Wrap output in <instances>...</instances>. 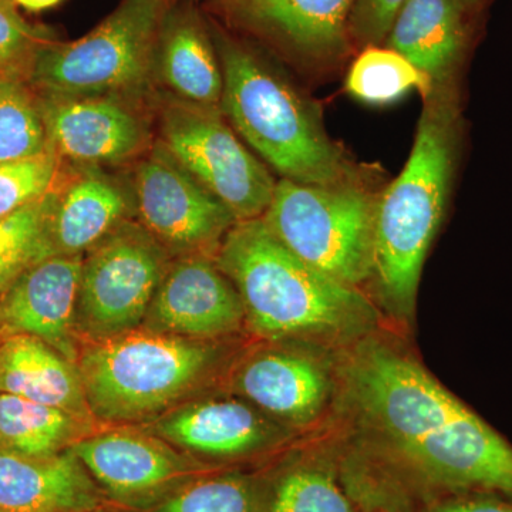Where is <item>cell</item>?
<instances>
[{
    "instance_id": "1",
    "label": "cell",
    "mask_w": 512,
    "mask_h": 512,
    "mask_svg": "<svg viewBox=\"0 0 512 512\" xmlns=\"http://www.w3.org/2000/svg\"><path fill=\"white\" fill-rule=\"evenodd\" d=\"M343 363L345 397L383 485L400 500L481 491L512 498V444L409 352L367 336Z\"/></svg>"
},
{
    "instance_id": "2",
    "label": "cell",
    "mask_w": 512,
    "mask_h": 512,
    "mask_svg": "<svg viewBox=\"0 0 512 512\" xmlns=\"http://www.w3.org/2000/svg\"><path fill=\"white\" fill-rule=\"evenodd\" d=\"M214 259L241 296L245 322L262 338L352 348L377 328L379 311L362 289L303 262L262 218L237 222Z\"/></svg>"
},
{
    "instance_id": "3",
    "label": "cell",
    "mask_w": 512,
    "mask_h": 512,
    "mask_svg": "<svg viewBox=\"0 0 512 512\" xmlns=\"http://www.w3.org/2000/svg\"><path fill=\"white\" fill-rule=\"evenodd\" d=\"M211 32L224 76L222 114L269 170L293 183L376 184L375 171L329 136L318 100L259 50Z\"/></svg>"
},
{
    "instance_id": "4",
    "label": "cell",
    "mask_w": 512,
    "mask_h": 512,
    "mask_svg": "<svg viewBox=\"0 0 512 512\" xmlns=\"http://www.w3.org/2000/svg\"><path fill=\"white\" fill-rule=\"evenodd\" d=\"M460 110L456 79L433 83L409 160L380 192L375 225L373 288L394 318H412L427 252L436 238L456 171Z\"/></svg>"
},
{
    "instance_id": "5",
    "label": "cell",
    "mask_w": 512,
    "mask_h": 512,
    "mask_svg": "<svg viewBox=\"0 0 512 512\" xmlns=\"http://www.w3.org/2000/svg\"><path fill=\"white\" fill-rule=\"evenodd\" d=\"M217 349L202 340L130 330L96 340L80 357L87 404L110 423L151 419L208 376Z\"/></svg>"
},
{
    "instance_id": "6",
    "label": "cell",
    "mask_w": 512,
    "mask_h": 512,
    "mask_svg": "<svg viewBox=\"0 0 512 512\" xmlns=\"http://www.w3.org/2000/svg\"><path fill=\"white\" fill-rule=\"evenodd\" d=\"M167 0H121L87 35L40 50L29 86L47 96L144 99L154 83V53Z\"/></svg>"
},
{
    "instance_id": "7",
    "label": "cell",
    "mask_w": 512,
    "mask_h": 512,
    "mask_svg": "<svg viewBox=\"0 0 512 512\" xmlns=\"http://www.w3.org/2000/svg\"><path fill=\"white\" fill-rule=\"evenodd\" d=\"M376 184L311 185L279 180L262 215L292 254L343 284L372 282Z\"/></svg>"
},
{
    "instance_id": "8",
    "label": "cell",
    "mask_w": 512,
    "mask_h": 512,
    "mask_svg": "<svg viewBox=\"0 0 512 512\" xmlns=\"http://www.w3.org/2000/svg\"><path fill=\"white\" fill-rule=\"evenodd\" d=\"M156 141L237 222L262 218L268 210L278 181L221 109L192 106L165 94L158 107Z\"/></svg>"
},
{
    "instance_id": "9",
    "label": "cell",
    "mask_w": 512,
    "mask_h": 512,
    "mask_svg": "<svg viewBox=\"0 0 512 512\" xmlns=\"http://www.w3.org/2000/svg\"><path fill=\"white\" fill-rule=\"evenodd\" d=\"M171 255L138 222H124L83 258L77 316L94 339L134 330L146 319Z\"/></svg>"
},
{
    "instance_id": "10",
    "label": "cell",
    "mask_w": 512,
    "mask_h": 512,
    "mask_svg": "<svg viewBox=\"0 0 512 512\" xmlns=\"http://www.w3.org/2000/svg\"><path fill=\"white\" fill-rule=\"evenodd\" d=\"M130 183L138 224L171 256H214L237 224L157 141L136 161Z\"/></svg>"
},
{
    "instance_id": "11",
    "label": "cell",
    "mask_w": 512,
    "mask_h": 512,
    "mask_svg": "<svg viewBox=\"0 0 512 512\" xmlns=\"http://www.w3.org/2000/svg\"><path fill=\"white\" fill-rule=\"evenodd\" d=\"M37 100L50 151L64 164L117 167L137 161L154 144L150 120L138 100L47 94H37Z\"/></svg>"
},
{
    "instance_id": "12",
    "label": "cell",
    "mask_w": 512,
    "mask_h": 512,
    "mask_svg": "<svg viewBox=\"0 0 512 512\" xmlns=\"http://www.w3.org/2000/svg\"><path fill=\"white\" fill-rule=\"evenodd\" d=\"M356 0H224L232 22L278 47L306 70L332 72L352 53Z\"/></svg>"
},
{
    "instance_id": "13",
    "label": "cell",
    "mask_w": 512,
    "mask_h": 512,
    "mask_svg": "<svg viewBox=\"0 0 512 512\" xmlns=\"http://www.w3.org/2000/svg\"><path fill=\"white\" fill-rule=\"evenodd\" d=\"M70 448L99 488L127 507H156L194 474L190 461L164 441L136 431H106Z\"/></svg>"
},
{
    "instance_id": "14",
    "label": "cell",
    "mask_w": 512,
    "mask_h": 512,
    "mask_svg": "<svg viewBox=\"0 0 512 512\" xmlns=\"http://www.w3.org/2000/svg\"><path fill=\"white\" fill-rule=\"evenodd\" d=\"M144 320L154 332L207 342L238 332L245 309L214 256L190 255L168 266Z\"/></svg>"
},
{
    "instance_id": "15",
    "label": "cell",
    "mask_w": 512,
    "mask_h": 512,
    "mask_svg": "<svg viewBox=\"0 0 512 512\" xmlns=\"http://www.w3.org/2000/svg\"><path fill=\"white\" fill-rule=\"evenodd\" d=\"M322 349L259 350L238 366L235 390L271 419L311 426L325 416L338 390L332 363Z\"/></svg>"
},
{
    "instance_id": "16",
    "label": "cell",
    "mask_w": 512,
    "mask_h": 512,
    "mask_svg": "<svg viewBox=\"0 0 512 512\" xmlns=\"http://www.w3.org/2000/svg\"><path fill=\"white\" fill-rule=\"evenodd\" d=\"M84 256L52 255L30 266L0 295V326L49 343L70 362Z\"/></svg>"
},
{
    "instance_id": "17",
    "label": "cell",
    "mask_w": 512,
    "mask_h": 512,
    "mask_svg": "<svg viewBox=\"0 0 512 512\" xmlns=\"http://www.w3.org/2000/svg\"><path fill=\"white\" fill-rule=\"evenodd\" d=\"M52 192L50 242L55 255L84 256L134 217L130 181L104 168L66 164Z\"/></svg>"
},
{
    "instance_id": "18",
    "label": "cell",
    "mask_w": 512,
    "mask_h": 512,
    "mask_svg": "<svg viewBox=\"0 0 512 512\" xmlns=\"http://www.w3.org/2000/svg\"><path fill=\"white\" fill-rule=\"evenodd\" d=\"M158 436L198 456L239 460L282 439V427L247 400L212 399L185 404L156 423Z\"/></svg>"
},
{
    "instance_id": "19",
    "label": "cell",
    "mask_w": 512,
    "mask_h": 512,
    "mask_svg": "<svg viewBox=\"0 0 512 512\" xmlns=\"http://www.w3.org/2000/svg\"><path fill=\"white\" fill-rule=\"evenodd\" d=\"M154 83L167 96L192 106L221 109L224 76L214 37L191 5L165 10L156 53Z\"/></svg>"
},
{
    "instance_id": "20",
    "label": "cell",
    "mask_w": 512,
    "mask_h": 512,
    "mask_svg": "<svg viewBox=\"0 0 512 512\" xmlns=\"http://www.w3.org/2000/svg\"><path fill=\"white\" fill-rule=\"evenodd\" d=\"M100 504L99 485L72 448L29 457L0 447V512H84Z\"/></svg>"
},
{
    "instance_id": "21",
    "label": "cell",
    "mask_w": 512,
    "mask_h": 512,
    "mask_svg": "<svg viewBox=\"0 0 512 512\" xmlns=\"http://www.w3.org/2000/svg\"><path fill=\"white\" fill-rule=\"evenodd\" d=\"M0 393L56 407L83 423L93 414L79 369L35 336L19 333L0 343Z\"/></svg>"
},
{
    "instance_id": "22",
    "label": "cell",
    "mask_w": 512,
    "mask_h": 512,
    "mask_svg": "<svg viewBox=\"0 0 512 512\" xmlns=\"http://www.w3.org/2000/svg\"><path fill=\"white\" fill-rule=\"evenodd\" d=\"M463 12L456 0H404L384 43L431 82H450L466 49Z\"/></svg>"
},
{
    "instance_id": "23",
    "label": "cell",
    "mask_w": 512,
    "mask_h": 512,
    "mask_svg": "<svg viewBox=\"0 0 512 512\" xmlns=\"http://www.w3.org/2000/svg\"><path fill=\"white\" fill-rule=\"evenodd\" d=\"M261 512H366L348 478L329 458H303L286 468L262 498Z\"/></svg>"
},
{
    "instance_id": "24",
    "label": "cell",
    "mask_w": 512,
    "mask_h": 512,
    "mask_svg": "<svg viewBox=\"0 0 512 512\" xmlns=\"http://www.w3.org/2000/svg\"><path fill=\"white\" fill-rule=\"evenodd\" d=\"M72 414L9 393H0V447L29 457L69 450L79 437Z\"/></svg>"
},
{
    "instance_id": "25",
    "label": "cell",
    "mask_w": 512,
    "mask_h": 512,
    "mask_svg": "<svg viewBox=\"0 0 512 512\" xmlns=\"http://www.w3.org/2000/svg\"><path fill=\"white\" fill-rule=\"evenodd\" d=\"M433 82L413 63L389 47L372 46L360 55L346 74L345 89L362 103L384 106L417 90L424 96Z\"/></svg>"
},
{
    "instance_id": "26",
    "label": "cell",
    "mask_w": 512,
    "mask_h": 512,
    "mask_svg": "<svg viewBox=\"0 0 512 512\" xmlns=\"http://www.w3.org/2000/svg\"><path fill=\"white\" fill-rule=\"evenodd\" d=\"M52 191L0 220V295L30 266L55 255L50 242Z\"/></svg>"
},
{
    "instance_id": "27",
    "label": "cell",
    "mask_w": 512,
    "mask_h": 512,
    "mask_svg": "<svg viewBox=\"0 0 512 512\" xmlns=\"http://www.w3.org/2000/svg\"><path fill=\"white\" fill-rule=\"evenodd\" d=\"M50 153L37 94L28 83L0 82V163Z\"/></svg>"
},
{
    "instance_id": "28",
    "label": "cell",
    "mask_w": 512,
    "mask_h": 512,
    "mask_svg": "<svg viewBox=\"0 0 512 512\" xmlns=\"http://www.w3.org/2000/svg\"><path fill=\"white\" fill-rule=\"evenodd\" d=\"M258 484L244 474L192 480L154 507L153 512H261Z\"/></svg>"
},
{
    "instance_id": "29",
    "label": "cell",
    "mask_w": 512,
    "mask_h": 512,
    "mask_svg": "<svg viewBox=\"0 0 512 512\" xmlns=\"http://www.w3.org/2000/svg\"><path fill=\"white\" fill-rule=\"evenodd\" d=\"M53 40L50 30L23 18L12 0H0V82L29 84L40 50Z\"/></svg>"
},
{
    "instance_id": "30",
    "label": "cell",
    "mask_w": 512,
    "mask_h": 512,
    "mask_svg": "<svg viewBox=\"0 0 512 512\" xmlns=\"http://www.w3.org/2000/svg\"><path fill=\"white\" fill-rule=\"evenodd\" d=\"M64 165L52 151L30 160L0 163V220L45 197Z\"/></svg>"
},
{
    "instance_id": "31",
    "label": "cell",
    "mask_w": 512,
    "mask_h": 512,
    "mask_svg": "<svg viewBox=\"0 0 512 512\" xmlns=\"http://www.w3.org/2000/svg\"><path fill=\"white\" fill-rule=\"evenodd\" d=\"M403 3L404 0H356L349 22L353 47L363 50L382 45Z\"/></svg>"
},
{
    "instance_id": "32",
    "label": "cell",
    "mask_w": 512,
    "mask_h": 512,
    "mask_svg": "<svg viewBox=\"0 0 512 512\" xmlns=\"http://www.w3.org/2000/svg\"><path fill=\"white\" fill-rule=\"evenodd\" d=\"M407 501H413L414 507L406 512H512L511 497L481 491L421 495L402 503Z\"/></svg>"
},
{
    "instance_id": "33",
    "label": "cell",
    "mask_w": 512,
    "mask_h": 512,
    "mask_svg": "<svg viewBox=\"0 0 512 512\" xmlns=\"http://www.w3.org/2000/svg\"><path fill=\"white\" fill-rule=\"evenodd\" d=\"M18 8L29 10V12H43L56 8L63 0H12Z\"/></svg>"
},
{
    "instance_id": "34",
    "label": "cell",
    "mask_w": 512,
    "mask_h": 512,
    "mask_svg": "<svg viewBox=\"0 0 512 512\" xmlns=\"http://www.w3.org/2000/svg\"><path fill=\"white\" fill-rule=\"evenodd\" d=\"M366 512H406L402 510V508L397 507V505L389 504V503H379L370 505V507L366 508Z\"/></svg>"
},
{
    "instance_id": "35",
    "label": "cell",
    "mask_w": 512,
    "mask_h": 512,
    "mask_svg": "<svg viewBox=\"0 0 512 512\" xmlns=\"http://www.w3.org/2000/svg\"><path fill=\"white\" fill-rule=\"evenodd\" d=\"M458 5L461 6L464 10L474 8V6H477L478 3L481 2V0H456Z\"/></svg>"
},
{
    "instance_id": "36",
    "label": "cell",
    "mask_w": 512,
    "mask_h": 512,
    "mask_svg": "<svg viewBox=\"0 0 512 512\" xmlns=\"http://www.w3.org/2000/svg\"><path fill=\"white\" fill-rule=\"evenodd\" d=\"M84 512H103V511H100V508H97V510H92V511H84Z\"/></svg>"
}]
</instances>
